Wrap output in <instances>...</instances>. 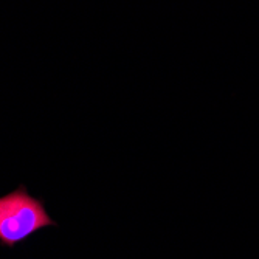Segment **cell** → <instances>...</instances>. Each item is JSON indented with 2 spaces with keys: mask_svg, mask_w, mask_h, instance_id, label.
Segmentation results:
<instances>
[{
  "mask_svg": "<svg viewBox=\"0 0 259 259\" xmlns=\"http://www.w3.org/2000/svg\"><path fill=\"white\" fill-rule=\"evenodd\" d=\"M55 225L44 203L30 196L25 186L0 197V242L13 247L34 231Z\"/></svg>",
  "mask_w": 259,
  "mask_h": 259,
  "instance_id": "cell-1",
  "label": "cell"
}]
</instances>
